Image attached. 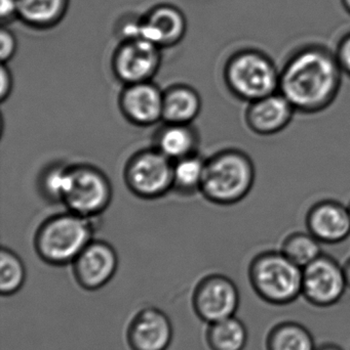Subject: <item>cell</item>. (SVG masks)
Segmentation results:
<instances>
[{"mask_svg":"<svg viewBox=\"0 0 350 350\" xmlns=\"http://www.w3.org/2000/svg\"><path fill=\"white\" fill-rule=\"evenodd\" d=\"M305 226L323 245L345 242L350 237L349 208L336 200H321L308 209Z\"/></svg>","mask_w":350,"mask_h":350,"instance_id":"obj_14","label":"cell"},{"mask_svg":"<svg viewBox=\"0 0 350 350\" xmlns=\"http://www.w3.org/2000/svg\"><path fill=\"white\" fill-rule=\"evenodd\" d=\"M342 8L350 16V0H340Z\"/></svg>","mask_w":350,"mask_h":350,"instance_id":"obj_32","label":"cell"},{"mask_svg":"<svg viewBox=\"0 0 350 350\" xmlns=\"http://www.w3.org/2000/svg\"><path fill=\"white\" fill-rule=\"evenodd\" d=\"M347 208H349V215H350V202L349 203V205H347Z\"/></svg>","mask_w":350,"mask_h":350,"instance_id":"obj_33","label":"cell"},{"mask_svg":"<svg viewBox=\"0 0 350 350\" xmlns=\"http://www.w3.org/2000/svg\"><path fill=\"white\" fill-rule=\"evenodd\" d=\"M26 267L16 253L6 247L0 251V293L12 296L20 291L26 281Z\"/></svg>","mask_w":350,"mask_h":350,"instance_id":"obj_23","label":"cell"},{"mask_svg":"<svg viewBox=\"0 0 350 350\" xmlns=\"http://www.w3.org/2000/svg\"><path fill=\"white\" fill-rule=\"evenodd\" d=\"M316 350H343L339 345H333V343H326L321 347H316Z\"/></svg>","mask_w":350,"mask_h":350,"instance_id":"obj_31","label":"cell"},{"mask_svg":"<svg viewBox=\"0 0 350 350\" xmlns=\"http://www.w3.org/2000/svg\"><path fill=\"white\" fill-rule=\"evenodd\" d=\"M118 107L132 124L152 126L162 121L164 90L152 81L125 85L119 94Z\"/></svg>","mask_w":350,"mask_h":350,"instance_id":"obj_13","label":"cell"},{"mask_svg":"<svg viewBox=\"0 0 350 350\" xmlns=\"http://www.w3.org/2000/svg\"><path fill=\"white\" fill-rule=\"evenodd\" d=\"M334 51L343 74L350 78V31L339 39Z\"/></svg>","mask_w":350,"mask_h":350,"instance_id":"obj_26","label":"cell"},{"mask_svg":"<svg viewBox=\"0 0 350 350\" xmlns=\"http://www.w3.org/2000/svg\"><path fill=\"white\" fill-rule=\"evenodd\" d=\"M322 245L308 230H299L288 234L282 242L279 250L303 269L323 254Z\"/></svg>","mask_w":350,"mask_h":350,"instance_id":"obj_22","label":"cell"},{"mask_svg":"<svg viewBox=\"0 0 350 350\" xmlns=\"http://www.w3.org/2000/svg\"><path fill=\"white\" fill-rule=\"evenodd\" d=\"M65 3L66 0H18V14L30 24L43 26L58 20Z\"/></svg>","mask_w":350,"mask_h":350,"instance_id":"obj_25","label":"cell"},{"mask_svg":"<svg viewBox=\"0 0 350 350\" xmlns=\"http://www.w3.org/2000/svg\"><path fill=\"white\" fill-rule=\"evenodd\" d=\"M201 98L197 90L185 84H176L164 90L162 121L192 124L201 114Z\"/></svg>","mask_w":350,"mask_h":350,"instance_id":"obj_18","label":"cell"},{"mask_svg":"<svg viewBox=\"0 0 350 350\" xmlns=\"http://www.w3.org/2000/svg\"><path fill=\"white\" fill-rule=\"evenodd\" d=\"M113 198L110 179L100 168L90 164L70 167V180L64 197L68 211L95 218L108 209Z\"/></svg>","mask_w":350,"mask_h":350,"instance_id":"obj_7","label":"cell"},{"mask_svg":"<svg viewBox=\"0 0 350 350\" xmlns=\"http://www.w3.org/2000/svg\"><path fill=\"white\" fill-rule=\"evenodd\" d=\"M205 339L211 350H244L249 334L244 323L234 316L210 324Z\"/></svg>","mask_w":350,"mask_h":350,"instance_id":"obj_19","label":"cell"},{"mask_svg":"<svg viewBox=\"0 0 350 350\" xmlns=\"http://www.w3.org/2000/svg\"><path fill=\"white\" fill-rule=\"evenodd\" d=\"M160 62V46L145 39H127L113 57V73L123 85L151 81Z\"/></svg>","mask_w":350,"mask_h":350,"instance_id":"obj_10","label":"cell"},{"mask_svg":"<svg viewBox=\"0 0 350 350\" xmlns=\"http://www.w3.org/2000/svg\"><path fill=\"white\" fill-rule=\"evenodd\" d=\"M248 275L255 293L271 306H288L302 296V269L281 250L263 251L253 257Z\"/></svg>","mask_w":350,"mask_h":350,"instance_id":"obj_5","label":"cell"},{"mask_svg":"<svg viewBox=\"0 0 350 350\" xmlns=\"http://www.w3.org/2000/svg\"><path fill=\"white\" fill-rule=\"evenodd\" d=\"M296 114L291 103L277 92L247 104L244 121L254 135L273 137L287 129Z\"/></svg>","mask_w":350,"mask_h":350,"instance_id":"obj_12","label":"cell"},{"mask_svg":"<svg viewBox=\"0 0 350 350\" xmlns=\"http://www.w3.org/2000/svg\"><path fill=\"white\" fill-rule=\"evenodd\" d=\"M117 267L116 251L105 241L92 240L72 262L75 281L86 291L102 289L113 279Z\"/></svg>","mask_w":350,"mask_h":350,"instance_id":"obj_11","label":"cell"},{"mask_svg":"<svg viewBox=\"0 0 350 350\" xmlns=\"http://www.w3.org/2000/svg\"><path fill=\"white\" fill-rule=\"evenodd\" d=\"M223 78L228 92L246 104L279 92V68L258 49L236 51L226 62Z\"/></svg>","mask_w":350,"mask_h":350,"instance_id":"obj_4","label":"cell"},{"mask_svg":"<svg viewBox=\"0 0 350 350\" xmlns=\"http://www.w3.org/2000/svg\"><path fill=\"white\" fill-rule=\"evenodd\" d=\"M94 218L71 211L47 218L37 228L34 248L41 260L53 267L72 265L94 240Z\"/></svg>","mask_w":350,"mask_h":350,"instance_id":"obj_3","label":"cell"},{"mask_svg":"<svg viewBox=\"0 0 350 350\" xmlns=\"http://www.w3.org/2000/svg\"><path fill=\"white\" fill-rule=\"evenodd\" d=\"M343 271H345V281H347V288L350 289V257L345 261V265H342Z\"/></svg>","mask_w":350,"mask_h":350,"instance_id":"obj_30","label":"cell"},{"mask_svg":"<svg viewBox=\"0 0 350 350\" xmlns=\"http://www.w3.org/2000/svg\"><path fill=\"white\" fill-rule=\"evenodd\" d=\"M185 20L176 8L160 6L154 10L143 22L127 26V39L141 38L158 45L168 46L182 38Z\"/></svg>","mask_w":350,"mask_h":350,"instance_id":"obj_16","label":"cell"},{"mask_svg":"<svg viewBox=\"0 0 350 350\" xmlns=\"http://www.w3.org/2000/svg\"><path fill=\"white\" fill-rule=\"evenodd\" d=\"M205 166V159L197 153L174 161L173 191L182 196L201 191Z\"/></svg>","mask_w":350,"mask_h":350,"instance_id":"obj_21","label":"cell"},{"mask_svg":"<svg viewBox=\"0 0 350 350\" xmlns=\"http://www.w3.org/2000/svg\"><path fill=\"white\" fill-rule=\"evenodd\" d=\"M0 81H1L0 100L3 103L10 98V94L12 92V88H14V80H12V73H10V69L6 67L5 64H2L1 69H0Z\"/></svg>","mask_w":350,"mask_h":350,"instance_id":"obj_28","label":"cell"},{"mask_svg":"<svg viewBox=\"0 0 350 350\" xmlns=\"http://www.w3.org/2000/svg\"><path fill=\"white\" fill-rule=\"evenodd\" d=\"M173 168L174 161L156 148H147L129 158L123 168V179L136 197L158 199L173 191Z\"/></svg>","mask_w":350,"mask_h":350,"instance_id":"obj_6","label":"cell"},{"mask_svg":"<svg viewBox=\"0 0 350 350\" xmlns=\"http://www.w3.org/2000/svg\"><path fill=\"white\" fill-rule=\"evenodd\" d=\"M240 304L238 286L220 273L203 278L193 291V310L203 322L209 325L236 316Z\"/></svg>","mask_w":350,"mask_h":350,"instance_id":"obj_9","label":"cell"},{"mask_svg":"<svg viewBox=\"0 0 350 350\" xmlns=\"http://www.w3.org/2000/svg\"><path fill=\"white\" fill-rule=\"evenodd\" d=\"M70 167L64 163L49 164L40 172L38 189L47 201L63 203L70 180Z\"/></svg>","mask_w":350,"mask_h":350,"instance_id":"obj_24","label":"cell"},{"mask_svg":"<svg viewBox=\"0 0 350 350\" xmlns=\"http://www.w3.org/2000/svg\"><path fill=\"white\" fill-rule=\"evenodd\" d=\"M256 181V166L240 149L221 150L205 159L201 193L219 206H232L248 197Z\"/></svg>","mask_w":350,"mask_h":350,"instance_id":"obj_2","label":"cell"},{"mask_svg":"<svg viewBox=\"0 0 350 350\" xmlns=\"http://www.w3.org/2000/svg\"><path fill=\"white\" fill-rule=\"evenodd\" d=\"M343 76L335 51L306 43L291 51L279 68V92L297 114H320L336 102Z\"/></svg>","mask_w":350,"mask_h":350,"instance_id":"obj_1","label":"cell"},{"mask_svg":"<svg viewBox=\"0 0 350 350\" xmlns=\"http://www.w3.org/2000/svg\"><path fill=\"white\" fill-rule=\"evenodd\" d=\"M174 330L166 312L156 308L140 310L129 323L127 340L132 350H168Z\"/></svg>","mask_w":350,"mask_h":350,"instance_id":"obj_15","label":"cell"},{"mask_svg":"<svg viewBox=\"0 0 350 350\" xmlns=\"http://www.w3.org/2000/svg\"><path fill=\"white\" fill-rule=\"evenodd\" d=\"M18 14V0H0L1 20H10Z\"/></svg>","mask_w":350,"mask_h":350,"instance_id":"obj_29","label":"cell"},{"mask_svg":"<svg viewBox=\"0 0 350 350\" xmlns=\"http://www.w3.org/2000/svg\"><path fill=\"white\" fill-rule=\"evenodd\" d=\"M16 51V41L10 31L1 29L0 32V59L2 64L10 61Z\"/></svg>","mask_w":350,"mask_h":350,"instance_id":"obj_27","label":"cell"},{"mask_svg":"<svg viewBox=\"0 0 350 350\" xmlns=\"http://www.w3.org/2000/svg\"><path fill=\"white\" fill-rule=\"evenodd\" d=\"M199 145V133L192 124L164 122L153 137V147L172 161L197 154Z\"/></svg>","mask_w":350,"mask_h":350,"instance_id":"obj_17","label":"cell"},{"mask_svg":"<svg viewBox=\"0 0 350 350\" xmlns=\"http://www.w3.org/2000/svg\"><path fill=\"white\" fill-rule=\"evenodd\" d=\"M316 342L310 331L297 322L275 325L266 338L267 350H316Z\"/></svg>","mask_w":350,"mask_h":350,"instance_id":"obj_20","label":"cell"},{"mask_svg":"<svg viewBox=\"0 0 350 350\" xmlns=\"http://www.w3.org/2000/svg\"><path fill=\"white\" fill-rule=\"evenodd\" d=\"M349 289L343 267L323 253L302 269V296L316 308H331L342 299Z\"/></svg>","mask_w":350,"mask_h":350,"instance_id":"obj_8","label":"cell"}]
</instances>
